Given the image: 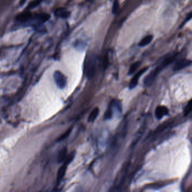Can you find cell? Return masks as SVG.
<instances>
[{
  "label": "cell",
  "instance_id": "16",
  "mask_svg": "<svg viewBox=\"0 0 192 192\" xmlns=\"http://www.w3.org/2000/svg\"><path fill=\"white\" fill-rule=\"evenodd\" d=\"M71 131V129H69L67 131H65L64 134H62V135H61V136L59 138L58 140H65L66 139L69 135L70 134V133Z\"/></svg>",
  "mask_w": 192,
  "mask_h": 192
},
{
  "label": "cell",
  "instance_id": "5",
  "mask_svg": "<svg viewBox=\"0 0 192 192\" xmlns=\"http://www.w3.org/2000/svg\"><path fill=\"white\" fill-rule=\"evenodd\" d=\"M50 18V15L48 14L40 13L33 14L31 22H35L37 24H42L48 20Z\"/></svg>",
  "mask_w": 192,
  "mask_h": 192
},
{
  "label": "cell",
  "instance_id": "3",
  "mask_svg": "<svg viewBox=\"0 0 192 192\" xmlns=\"http://www.w3.org/2000/svg\"><path fill=\"white\" fill-rule=\"evenodd\" d=\"M85 70L86 74L88 78H91L94 76L96 71V62L94 59L91 58L88 61Z\"/></svg>",
  "mask_w": 192,
  "mask_h": 192
},
{
  "label": "cell",
  "instance_id": "11",
  "mask_svg": "<svg viewBox=\"0 0 192 192\" xmlns=\"http://www.w3.org/2000/svg\"><path fill=\"white\" fill-rule=\"evenodd\" d=\"M99 112H100V110L98 107H96L93 110L88 116V122H93L98 117Z\"/></svg>",
  "mask_w": 192,
  "mask_h": 192
},
{
  "label": "cell",
  "instance_id": "6",
  "mask_svg": "<svg viewBox=\"0 0 192 192\" xmlns=\"http://www.w3.org/2000/svg\"><path fill=\"white\" fill-rule=\"evenodd\" d=\"M192 64V61L189 59H181L179 61H176L173 67V70L174 71H179L185 69V68L190 65Z\"/></svg>",
  "mask_w": 192,
  "mask_h": 192
},
{
  "label": "cell",
  "instance_id": "9",
  "mask_svg": "<svg viewBox=\"0 0 192 192\" xmlns=\"http://www.w3.org/2000/svg\"><path fill=\"white\" fill-rule=\"evenodd\" d=\"M55 15L58 18L66 19L70 16V13L64 8H58L55 11Z\"/></svg>",
  "mask_w": 192,
  "mask_h": 192
},
{
  "label": "cell",
  "instance_id": "15",
  "mask_svg": "<svg viewBox=\"0 0 192 192\" xmlns=\"http://www.w3.org/2000/svg\"><path fill=\"white\" fill-rule=\"evenodd\" d=\"M119 9V2L118 0H115L112 7V13L113 14L117 13Z\"/></svg>",
  "mask_w": 192,
  "mask_h": 192
},
{
  "label": "cell",
  "instance_id": "1",
  "mask_svg": "<svg viewBox=\"0 0 192 192\" xmlns=\"http://www.w3.org/2000/svg\"><path fill=\"white\" fill-rule=\"evenodd\" d=\"M165 67L160 64L159 65L156 67L154 70L150 72L148 75H147L144 79V84L146 86H149L152 85V84L154 82L156 78H157V75L160 73V71L164 69Z\"/></svg>",
  "mask_w": 192,
  "mask_h": 192
},
{
  "label": "cell",
  "instance_id": "18",
  "mask_svg": "<svg viewBox=\"0 0 192 192\" xmlns=\"http://www.w3.org/2000/svg\"><path fill=\"white\" fill-rule=\"evenodd\" d=\"M26 0H20V2H19V5H20V6H23L24 4H25V3H26Z\"/></svg>",
  "mask_w": 192,
  "mask_h": 192
},
{
  "label": "cell",
  "instance_id": "4",
  "mask_svg": "<svg viewBox=\"0 0 192 192\" xmlns=\"http://www.w3.org/2000/svg\"><path fill=\"white\" fill-rule=\"evenodd\" d=\"M33 16L32 13L26 11L22 13L19 14L16 16L15 20L19 23H26L31 22V19Z\"/></svg>",
  "mask_w": 192,
  "mask_h": 192
},
{
  "label": "cell",
  "instance_id": "17",
  "mask_svg": "<svg viewBox=\"0 0 192 192\" xmlns=\"http://www.w3.org/2000/svg\"><path fill=\"white\" fill-rule=\"evenodd\" d=\"M112 115V110H111V108H110V109L107 110V111L106 112V113L105 114V118L106 119H109V118H111Z\"/></svg>",
  "mask_w": 192,
  "mask_h": 192
},
{
  "label": "cell",
  "instance_id": "10",
  "mask_svg": "<svg viewBox=\"0 0 192 192\" xmlns=\"http://www.w3.org/2000/svg\"><path fill=\"white\" fill-rule=\"evenodd\" d=\"M153 36L152 35H148L146 36L143 39L140 41L139 46L145 47L150 44L153 40Z\"/></svg>",
  "mask_w": 192,
  "mask_h": 192
},
{
  "label": "cell",
  "instance_id": "14",
  "mask_svg": "<svg viewBox=\"0 0 192 192\" xmlns=\"http://www.w3.org/2000/svg\"><path fill=\"white\" fill-rule=\"evenodd\" d=\"M43 0H34L33 1H32L30 2L28 5L27 6L26 9L27 10H31V9H34L36 7H37L38 6H39V4H41V2H42Z\"/></svg>",
  "mask_w": 192,
  "mask_h": 192
},
{
  "label": "cell",
  "instance_id": "12",
  "mask_svg": "<svg viewBox=\"0 0 192 192\" xmlns=\"http://www.w3.org/2000/svg\"><path fill=\"white\" fill-rule=\"evenodd\" d=\"M140 65V61H136L134 62V64H133L131 65V66L130 67V69L128 71V75H130L133 74L136 70L139 68Z\"/></svg>",
  "mask_w": 192,
  "mask_h": 192
},
{
  "label": "cell",
  "instance_id": "13",
  "mask_svg": "<svg viewBox=\"0 0 192 192\" xmlns=\"http://www.w3.org/2000/svg\"><path fill=\"white\" fill-rule=\"evenodd\" d=\"M192 111V99L188 102L187 106L185 107L184 110V115L185 116H188Z\"/></svg>",
  "mask_w": 192,
  "mask_h": 192
},
{
  "label": "cell",
  "instance_id": "7",
  "mask_svg": "<svg viewBox=\"0 0 192 192\" xmlns=\"http://www.w3.org/2000/svg\"><path fill=\"white\" fill-rule=\"evenodd\" d=\"M148 68H144L143 69L140 70L136 74L133 76V79H131L130 84H129V88L130 89H133L137 86L138 80L144 74V73L147 70Z\"/></svg>",
  "mask_w": 192,
  "mask_h": 192
},
{
  "label": "cell",
  "instance_id": "8",
  "mask_svg": "<svg viewBox=\"0 0 192 192\" xmlns=\"http://www.w3.org/2000/svg\"><path fill=\"white\" fill-rule=\"evenodd\" d=\"M169 114V109L165 106H158L155 110V116L157 119H161Z\"/></svg>",
  "mask_w": 192,
  "mask_h": 192
},
{
  "label": "cell",
  "instance_id": "2",
  "mask_svg": "<svg viewBox=\"0 0 192 192\" xmlns=\"http://www.w3.org/2000/svg\"><path fill=\"white\" fill-rule=\"evenodd\" d=\"M53 79L58 87L60 89L65 88L66 84V78L61 71L58 70L56 71L53 74Z\"/></svg>",
  "mask_w": 192,
  "mask_h": 192
}]
</instances>
